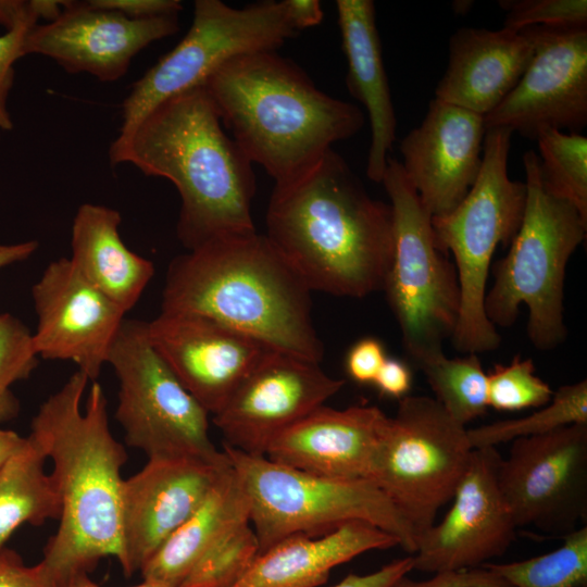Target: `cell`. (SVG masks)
Here are the masks:
<instances>
[{
  "label": "cell",
  "instance_id": "obj_1",
  "mask_svg": "<svg viewBox=\"0 0 587 587\" xmlns=\"http://www.w3.org/2000/svg\"><path fill=\"white\" fill-rule=\"evenodd\" d=\"M72 374L39 407L29 437L52 461L50 474L61 502L55 534L39 562L52 587L87 575L104 557L124 563L122 541V467L124 446L112 434L102 386Z\"/></svg>",
  "mask_w": 587,
  "mask_h": 587
},
{
  "label": "cell",
  "instance_id": "obj_2",
  "mask_svg": "<svg viewBox=\"0 0 587 587\" xmlns=\"http://www.w3.org/2000/svg\"><path fill=\"white\" fill-rule=\"evenodd\" d=\"M222 124L199 86L157 105L109 148L111 165L132 164L175 186L180 197L176 233L188 251L257 232L252 162Z\"/></svg>",
  "mask_w": 587,
  "mask_h": 587
},
{
  "label": "cell",
  "instance_id": "obj_3",
  "mask_svg": "<svg viewBox=\"0 0 587 587\" xmlns=\"http://www.w3.org/2000/svg\"><path fill=\"white\" fill-rule=\"evenodd\" d=\"M266 237L311 290L362 298L382 290L394 250L390 204L373 199L333 149L275 185Z\"/></svg>",
  "mask_w": 587,
  "mask_h": 587
},
{
  "label": "cell",
  "instance_id": "obj_4",
  "mask_svg": "<svg viewBox=\"0 0 587 587\" xmlns=\"http://www.w3.org/2000/svg\"><path fill=\"white\" fill-rule=\"evenodd\" d=\"M311 289L265 235L207 242L173 259L162 310L207 316L266 347L320 363Z\"/></svg>",
  "mask_w": 587,
  "mask_h": 587
},
{
  "label": "cell",
  "instance_id": "obj_5",
  "mask_svg": "<svg viewBox=\"0 0 587 587\" xmlns=\"http://www.w3.org/2000/svg\"><path fill=\"white\" fill-rule=\"evenodd\" d=\"M202 87L234 140L275 185L300 176L365 122L358 107L320 90L276 51L236 55Z\"/></svg>",
  "mask_w": 587,
  "mask_h": 587
},
{
  "label": "cell",
  "instance_id": "obj_6",
  "mask_svg": "<svg viewBox=\"0 0 587 587\" xmlns=\"http://www.w3.org/2000/svg\"><path fill=\"white\" fill-rule=\"evenodd\" d=\"M523 164V220L508 253L495 267L484 308L495 327H509L525 304L529 340L539 350H551L567 335L563 315L565 270L586 237L587 222L570 203L544 190L539 158L534 150L524 153Z\"/></svg>",
  "mask_w": 587,
  "mask_h": 587
},
{
  "label": "cell",
  "instance_id": "obj_7",
  "mask_svg": "<svg viewBox=\"0 0 587 587\" xmlns=\"http://www.w3.org/2000/svg\"><path fill=\"white\" fill-rule=\"evenodd\" d=\"M513 132L486 129L479 173L464 199L448 214L432 217L440 250L452 253L460 288V311L450 338L466 354L498 348L500 334L484 308L491 259L499 245L516 235L526 202L525 183L508 175Z\"/></svg>",
  "mask_w": 587,
  "mask_h": 587
},
{
  "label": "cell",
  "instance_id": "obj_8",
  "mask_svg": "<svg viewBox=\"0 0 587 587\" xmlns=\"http://www.w3.org/2000/svg\"><path fill=\"white\" fill-rule=\"evenodd\" d=\"M250 502L260 553L294 536L319 537L362 521L395 536L413 554L416 537L389 498L370 479L315 476L224 445ZM259 553V554H260Z\"/></svg>",
  "mask_w": 587,
  "mask_h": 587
},
{
  "label": "cell",
  "instance_id": "obj_9",
  "mask_svg": "<svg viewBox=\"0 0 587 587\" xmlns=\"http://www.w3.org/2000/svg\"><path fill=\"white\" fill-rule=\"evenodd\" d=\"M394 218V250L383 290L398 322L403 347L419 366L444 353L459 317L454 264L436 243L432 216L404 175L388 158L380 182Z\"/></svg>",
  "mask_w": 587,
  "mask_h": 587
},
{
  "label": "cell",
  "instance_id": "obj_10",
  "mask_svg": "<svg viewBox=\"0 0 587 587\" xmlns=\"http://www.w3.org/2000/svg\"><path fill=\"white\" fill-rule=\"evenodd\" d=\"M464 425L434 399L405 396L389 416L369 479L394 503L416 540L449 502L473 452Z\"/></svg>",
  "mask_w": 587,
  "mask_h": 587
},
{
  "label": "cell",
  "instance_id": "obj_11",
  "mask_svg": "<svg viewBox=\"0 0 587 587\" xmlns=\"http://www.w3.org/2000/svg\"><path fill=\"white\" fill-rule=\"evenodd\" d=\"M108 363L118 380L115 419L127 446L149 458H227L209 434V412L151 345L147 322L124 320Z\"/></svg>",
  "mask_w": 587,
  "mask_h": 587
},
{
  "label": "cell",
  "instance_id": "obj_12",
  "mask_svg": "<svg viewBox=\"0 0 587 587\" xmlns=\"http://www.w3.org/2000/svg\"><path fill=\"white\" fill-rule=\"evenodd\" d=\"M297 34L284 0L260 1L241 9L220 0H197L187 34L133 84L122 104L118 135L129 133L163 101L202 86L229 59L276 51Z\"/></svg>",
  "mask_w": 587,
  "mask_h": 587
},
{
  "label": "cell",
  "instance_id": "obj_13",
  "mask_svg": "<svg viewBox=\"0 0 587 587\" xmlns=\"http://www.w3.org/2000/svg\"><path fill=\"white\" fill-rule=\"evenodd\" d=\"M498 482L517 528L577 529L587 516V424L511 441Z\"/></svg>",
  "mask_w": 587,
  "mask_h": 587
},
{
  "label": "cell",
  "instance_id": "obj_14",
  "mask_svg": "<svg viewBox=\"0 0 587 587\" xmlns=\"http://www.w3.org/2000/svg\"><path fill=\"white\" fill-rule=\"evenodd\" d=\"M521 32L533 57L485 127L536 139L547 128L580 134L587 125V27L530 26Z\"/></svg>",
  "mask_w": 587,
  "mask_h": 587
},
{
  "label": "cell",
  "instance_id": "obj_15",
  "mask_svg": "<svg viewBox=\"0 0 587 587\" xmlns=\"http://www.w3.org/2000/svg\"><path fill=\"white\" fill-rule=\"evenodd\" d=\"M345 385L320 363L270 351L243 378L213 423L224 445L250 455H265L274 438L323 405Z\"/></svg>",
  "mask_w": 587,
  "mask_h": 587
},
{
  "label": "cell",
  "instance_id": "obj_16",
  "mask_svg": "<svg viewBox=\"0 0 587 587\" xmlns=\"http://www.w3.org/2000/svg\"><path fill=\"white\" fill-rule=\"evenodd\" d=\"M501 458L496 448L473 449L449 511L416 540L413 570L436 574L480 567L509 549L517 526L499 487Z\"/></svg>",
  "mask_w": 587,
  "mask_h": 587
},
{
  "label": "cell",
  "instance_id": "obj_17",
  "mask_svg": "<svg viewBox=\"0 0 587 587\" xmlns=\"http://www.w3.org/2000/svg\"><path fill=\"white\" fill-rule=\"evenodd\" d=\"M32 297L38 358L74 362L89 380H97L126 313L85 280L68 258L47 265Z\"/></svg>",
  "mask_w": 587,
  "mask_h": 587
},
{
  "label": "cell",
  "instance_id": "obj_18",
  "mask_svg": "<svg viewBox=\"0 0 587 587\" xmlns=\"http://www.w3.org/2000/svg\"><path fill=\"white\" fill-rule=\"evenodd\" d=\"M178 29V15L133 20L87 1H66L55 20L33 26L23 51L24 57L50 58L70 74L112 83L127 73L141 50Z\"/></svg>",
  "mask_w": 587,
  "mask_h": 587
},
{
  "label": "cell",
  "instance_id": "obj_19",
  "mask_svg": "<svg viewBox=\"0 0 587 587\" xmlns=\"http://www.w3.org/2000/svg\"><path fill=\"white\" fill-rule=\"evenodd\" d=\"M147 333L183 386L212 415L273 350L214 320L187 312L161 311L147 322Z\"/></svg>",
  "mask_w": 587,
  "mask_h": 587
},
{
  "label": "cell",
  "instance_id": "obj_20",
  "mask_svg": "<svg viewBox=\"0 0 587 587\" xmlns=\"http://www.w3.org/2000/svg\"><path fill=\"white\" fill-rule=\"evenodd\" d=\"M228 464V457L220 462L196 458H149L139 472L124 479L122 569L126 576L140 571L195 512Z\"/></svg>",
  "mask_w": 587,
  "mask_h": 587
},
{
  "label": "cell",
  "instance_id": "obj_21",
  "mask_svg": "<svg viewBox=\"0 0 587 587\" xmlns=\"http://www.w3.org/2000/svg\"><path fill=\"white\" fill-rule=\"evenodd\" d=\"M484 116L434 98L422 123L400 143L409 183L432 217L451 212L480 168Z\"/></svg>",
  "mask_w": 587,
  "mask_h": 587
},
{
  "label": "cell",
  "instance_id": "obj_22",
  "mask_svg": "<svg viewBox=\"0 0 587 587\" xmlns=\"http://www.w3.org/2000/svg\"><path fill=\"white\" fill-rule=\"evenodd\" d=\"M389 416L375 405H321L272 440L265 457L315 476L369 479Z\"/></svg>",
  "mask_w": 587,
  "mask_h": 587
},
{
  "label": "cell",
  "instance_id": "obj_23",
  "mask_svg": "<svg viewBox=\"0 0 587 587\" xmlns=\"http://www.w3.org/2000/svg\"><path fill=\"white\" fill-rule=\"evenodd\" d=\"M532 57V43L521 32L459 28L449 40L448 66L435 98L485 116L515 87Z\"/></svg>",
  "mask_w": 587,
  "mask_h": 587
},
{
  "label": "cell",
  "instance_id": "obj_24",
  "mask_svg": "<svg viewBox=\"0 0 587 587\" xmlns=\"http://www.w3.org/2000/svg\"><path fill=\"white\" fill-rule=\"evenodd\" d=\"M336 9L348 64L346 84L350 95L365 108L371 125L366 175L380 183L396 140L397 117L383 62L375 4L371 0H337Z\"/></svg>",
  "mask_w": 587,
  "mask_h": 587
},
{
  "label": "cell",
  "instance_id": "obj_25",
  "mask_svg": "<svg viewBox=\"0 0 587 587\" xmlns=\"http://www.w3.org/2000/svg\"><path fill=\"white\" fill-rule=\"evenodd\" d=\"M396 546L400 544L395 536L362 521L319 537L294 535L260 553L234 587H319L336 566Z\"/></svg>",
  "mask_w": 587,
  "mask_h": 587
},
{
  "label": "cell",
  "instance_id": "obj_26",
  "mask_svg": "<svg viewBox=\"0 0 587 587\" xmlns=\"http://www.w3.org/2000/svg\"><path fill=\"white\" fill-rule=\"evenodd\" d=\"M121 222L115 209L80 204L72 223L68 259L85 280L127 313L153 277L154 265L124 243Z\"/></svg>",
  "mask_w": 587,
  "mask_h": 587
},
{
  "label": "cell",
  "instance_id": "obj_27",
  "mask_svg": "<svg viewBox=\"0 0 587 587\" xmlns=\"http://www.w3.org/2000/svg\"><path fill=\"white\" fill-rule=\"evenodd\" d=\"M247 523L249 498L229 462L200 505L142 566V578L180 587L208 550Z\"/></svg>",
  "mask_w": 587,
  "mask_h": 587
},
{
  "label": "cell",
  "instance_id": "obj_28",
  "mask_svg": "<svg viewBox=\"0 0 587 587\" xmlns=\"http://www.w3.org/2000/svg\"><path fill=\"white\" fill-rule=\"evenodd\" d=\"M47 457L28 436L0 470V547L22 524L40 525L61 514V502Z\"/></svg>",
  "mask_w": 587,
  "mask_h": 587
},
{
  "label": "cell",
  "instance_id": "obj_29",
  "mask_svg": "<svg viewBox=\"0 0 587 587\" xmlns=\"http://www.w3.org/2000/svg\"><path fill=\"white\" fill-rule=\"evenodd\" d=\"M544 190L574 207L587 222V138L547 128L536 137Z\"/></svg>",
  "mask_w": 587,
  "mask_h": 587
},
{
  "label": "cell",
  "instance_id": "obj_30",
  "mask_svg": "<svg viewBox=\"0 0 587 587\" xmlns=\"http://www.w3.org/2000/svg\"><path fill=\"white\" fill-rule=\"evenodd\" d=\"M587 424V380L561 386L549 403L520 419L498 421L467 429L473 449L496 448L519 438L532 437L561 427Z\"/></svg>",
  "mask_w": 587,
  "mask_h": 587
},
{
  "label": "cell",
  "instance_id": "obj_31",
  "mask_svg": "<svg viewBox=\"0 0 587 587\" xmlns=\"http://www.w3.org/2000/svg\"><path fill=\"white\" fill-rule=\"evenodd\" d=\"M435 400L461 425L483 416L488 407L487 373L477 354L450 359L445 353L421 365Z\"/></svg>",
  "mask_w": 587,
  "mask_h": 587
},
{
  "label": "cell",
  "instance_id": "obj_32",
  "mask_svg": "<svg viewBox=\"0 0 587 587\" xmlns=\"http://www.w3.org/2000/svg\"><path fill=\"white\" fill-rule=\"evenodd\" d=\"M562 545L544 554L509 563H486L512 587H585L587 584L586 525L562 536Z\"/></svg>",
  "mask_w": 587,
  "mask_h": 587
},
{
  "label": "cell",
  "instance_id": "obj_33",
  "mask_svg": "<svg viewBox=\"0 0 587 587\" xmlns=\"http://www.w3.org/2000/svg\"><path fill=\"white\" fill-rule=\"evenodd\" d=\"M260 553L255 532L247 523L213 546L197 562L180 587H234Z\"/></svg>",
  "mask_w": 587,
  "mask_h": 587
},
{
  "label": "cell",
  "instance_id": "obj_34",
  "mask_svg": "<svg viewBox=\"0 0 587 587\" xmlns=\"http://www.w3.org/2000/svg\"><path fill=\"white\" fill-rule=\"evenodd\" d=\"M553 390L535 374L532 359L516 355L509 364H497L487 374L488 407L498 411L541 408L550 402Z\"/></svg>",
  "mask_w": 587,
  "mask_h": 587
},
{
  "label": "cell",
  "instance_id": "obj_35",
  "mask_svg": "<svg viewBox=\"0 0 587 587\" xmlns=\"http://www.w3.org/2000/svg\"><path fill=\"white\" fill-rule=\"evenodd\" d=\"M38 355L32 333L10 313L0 314V423L15 417L20 410L12 387L30 376Z\"/></svg>",
  "mask_w": 587,
  "mask_h": 587
},
{
  "label": "cell",
  "instance_id": "obj_36",
  "mask_svg": "<svg viewBox=\"0 0 587 587\" xmlns=\"http://www.w3.org/2000/svg\"><path fill=\"white\" fill-rule=\"evenodd\" d=\"M505 12L503 27H587L586 0H500Z\"/></svg>",
  "mask_w": 587,
  "mask_h": 587
},
{
  "label": "cell",
  "instance_id": "obj_37",
  "mask_svg": "<svg viewBox=\"0 0 587 587\" xmlns=\"http://www.w3.org/2000/svg\"><path fill=\"white\" fill-rule=\"evenodd\" d=\"M39 18L29 1L28 11L3 35H0V129L12 130L14 127L8 99L14 84V64L24 57V42L28 32Z\"/></svg>",
  "mask_w": 587,
  "mask_h": 587
},
{
  "label": "cell",
  "instance_id": "obj_38",
  "mask_svg": "<svg viewBox=\"0 0 587 587\" xmlns=\"http://www.w3.org/2000/svg\"><path fill=\"white\" fill-rule=\"evenodd\" d=\"M392 587H512L508 582L485 566L441 572L430 578L417 580L401 577Z\"/></svg>",
  "mask_w": 587,
  "mask_h": 587
},
{
  "label": "cell",
  "instance_id": "obj_39",
  "mask_svg": "<svg viewBox=\"0 0 587 587\" xmlns=\"http://www.w3.org/2000/svg\"><path fill=\"white\" fill-rule=\"evenodd\" d=\"M386 358L380 340L364 337L349 349L345 361L346 371L349 377L359 384H373Z\"/></svg>",
  "mask_w": 587,
  "mask_h": 587
},
{
  "label": "cell",
  "instance_id": "obj_40",
  "mask_svg": "<svg viewBox=\"0 0 587 587\" xmlns=\"http://www.w3.org/2000/svg\"><path fill=\"white\" fill-rule=\"evenodd\" d=\"M99 9L111 10L133 20H148L178 15L183 4L178 0H87Z\"/></svg>",
  "mask_w": 587,
  "mask_h": 587
},
{
  "label": "cell",
  "instance_id": "obj_41",
  "mask_svg": "<svg viewBox=\"0 0 587 587\" xmlns=\"http://www.w3.org/2000/svg\"><path fill=\"white\" fill-rule=\"evenodd\" d=\"M0 587H52L41 565H24L12 552L0 553Z\"/></svg>",
  "mask_w": 587,
  "mask_h": 587
},
{
  "label": "cell",
  "instance_id": "obj_42",
  "mask_svg": "<svg viewBox=\"0 0 587 587\" xmlns=\"http://www.w3.org/2000/svg\"><path fill=\"white\" fill-rule=\"evenodd\" d=\"M413 570V557L391 561L379 570L359 575L351 573L332 587H392L401 577Z\"/></svg>",
  "mask_w": 587,
  "mask_h": 587
},
{
  "label": "cell",
  "instance_id": "obj_43",
  "mask_svg": "<svg viewBox=\"0 0 587 587\" xmlns=\"http://www.w3.org/2000/svg\"><path fill=\"white\" fill-rule=\"evenodd\" d=\"M373 384L383 396L400 400L411 389L412 373L402 361L386 358Z\"/></svg>",
  "mask_w": 587,
  "mask_h": 587
},
{
  "label": "cell",
  "instance_id": "obj_44",
  "mask_svg": "<svg viewBox=\"0 0 587 587\" xmlns=\"http://www.w3.org/2000/svg\"><path fill=\"white\" fill-rule=\"evenodd\" d=\"M287 17L292 27L300 32L319 25L324 16L317 0H284Z\"/></svg>",
  "mask_w": 587,
  "mask_h": 587
},
{
  "label": "cell",
  "instance_id": "obj_45",
  "mask_svg": "<svg viewBox=\"0 0 587 587\" xmlns=\"http://www.w3.org/2000/svg\"><path fill=\"white\" fill-rule=\"evenodd\" d=\"M37 240L0 243V270L30 258L38 249Z\"/></svg>",
  "mask_w": 587,
  "mask_h": 587
},
{
  "label": "cell",
  "instance_id": "obj_46",
  "mask_svg": "<svg viewBox=\"0 0 587 587\" xmlns=\"http://www.w3.org/2000/svg\"><path fill=\"white\" fill-rule=\"evenodd\" d=\"M29 9V1L0 0V24L11 28Z\"/></svg>",
  "mask_w": 587,
  "mask_h": 587
},
{
  "label": "cell",
  "instance_id": "obj_47",
  "mask_svg": "<svg viewBox=\"0 0 587 587\" xmlns=\"http://www.w3.org/2000/svg\"><path fill=\"white\" fill-rule=\"evenodd\" d=\"M26 437L16 432L0 428V470L10 458L24 445Z\"/></svg>",
  "mask_w": 587,
  "mask_h": 587
},
{
  "label": "cell",
  "instance_id": "obj_48",
  "mask_svg": "<svg viewBox=\"0 0 587 587\" xmlns=\"http://www.w3.org/2000/svg\"><path fill=\"white\" fill-rule=\"evenodd\" d=\"M65 587H101L93 583L88 575L79 576L75 579H73L71 583H68ZM132 587H170L160 583L151 582V580H145L136 586Z\"/></svg>",
  "mask_w": 587,
  "mask_h": 587
},
{
  "label": "cell",
  "instance_id": "obj_49",
  "mask_svg": "<svg viewBox=\"0 0 587 587\" xmlns=\"http://www.w3.org/2000/svg\"><path fill=\"white\" fill-rule=\"evenodd\" d=\"M472 1H454L452 7L455 14H464L470 11Z\"/></svg>",
  "mask_w": 587,
  "mask_h": 587
},
{
  "label": "cell",
  "instance_id": "obj_50",
  "mask_svg": "<svg viewBox=\"0 0 587 587\" xmlns=\"http://www.w3.org/2000/svg\"><path fill=\"white\" fill-rule=\"evenodd\" d=\"M1 138V137H0Z\"/></svg>",
  "mask_w": 587,
  "mask_h": 587
}]
</instances>
